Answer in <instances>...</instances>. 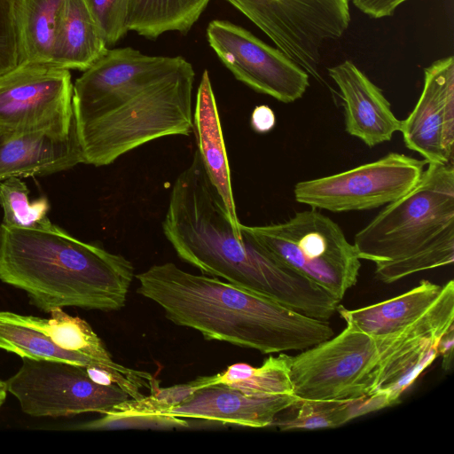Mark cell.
Segmentation results:
<instances>
[{
  "mask_svg": "<svg viewBox=\"0 0 454 454\" xmlns=\"http://www.w3.org/2000/svg\"><path fill=\"white\" fill-rule=\"evenodd\" d=\"M299 400L294 395H253L213 384L193 389L162 414L261 428L270 427L278 414Z\"/></svg>",
  "mask_w": 454,
  "mask_h": 454,
  "instance_id": "cell-15",
  "label": "cell"
},
{
  "mask_svg": "<svg viewBox=\"0 0 454 454\" xmlns=\"http://www.w3.org/2000/svg\"><path fill=\"white\" fill-rule=\"evenodd\" d=\"M179 258L202 273L329 320L340 304L325 288L272 259L244 231L238 235L196 150L172 185L162 222Z\"/></svg>",
  "mask_w": 454,
  "mask_h": 454,
  "instance_id": "cell-2",
  "label": "cell"
},
{
  "mask_svg": "<svg viewBox=\"0 0 454 454\" xmlns=\"http://www.w3.org/2000/svg\"><path fill=\"white\" fill-rule=\"evenodd\" d=\"M443 286L423 279L412 289L388 300L356 309L339 304L336 312L372 336L398 331L423 315L438 299Z\"/></svg>",
  "mask_w": 454,
  "mask_h": 454,
  "instance_id": "cell-19",
  "label": "cell"
},
{
  "mask_svg": "<svg viewBox=\"0 0 454 454\" xmlns=\"http://www.w3.org/2000/svg\"><path fill=\"white\" fill-rule=\"evenodd\" d=\"M417 184L386 205L354 239L385 284L454 262V164L427 163Z\"/></svg>",
  "mask_w": 454,
  "mask_h": 454,
  "instance_id": "cell-5",
  "label": "cell"
},
{
  "mask_svg": "<svg viewBox=\"0 0 454 454\" xmlns=\"http://www.w3.org/2000/svg\"><path fill=\"white\" fill-rule=\"evenodd\" d=\"M19 64L12 0H0V74Z\"/></svg>",
  "mask_w": 454,
  "mask_h": 454,
  "instance_id": "cell-28",
  "label": "cell"
},
{
  "mask_svg": "<svg viewBox=\"0 0 454 454\" xmlns=\"http://www.w3.org/2000/svg\"><path fill=\"white\" fill-rule=\"evenodd\" d=\"M136 278L137 294L158 304L171 322L207 340L275 354L302 351L334 335L327 320L173 262L154 264Z\"/></svg>",
  "mask_w": 454,
  "mask_h": 454,
  "instance_id": "cell-3",
  "label": "cell"
},
{
  "mask_svg": "<svg viewBox=\"0 0 454 454\" xmlns=\"http://www.w3.org/2000/svg\"><path fill=\"white\" fill-rule=\"evenodd\" d=\"M27 184L12 176L0 182V206L4 210L3 224L17 228H35L45 222L50 203L45 197L30 201Z\"/></svg>",
  "mask_w": 454,
  "mask_h": 454,
  "instance_id": "cell-25",
  "label": "cell"
},
{
  "mask_svg": "<svg viewBox=\"0 0 454 454\" xmlns=\"http://www.w3.org/2000/svg\"><path fill=\"white\" fill-rule=\"evenodd\" d=\"M5 383L22 411L36 418L106 414L130 398L118 385L95 382L86 367L59 361L22 358L20 368Z\"/></svg>",
  "mask_w": 454,
  "mask_h": 454,
  "instance_id": "cell-9",
  "label": "cell"
},
{
  "mask_svg": "<svg viewBox=\"0 0 454 454\" xmlns=\"http://www.w3.org/2000/svg\"><path fill=\"white\" fill-rule=\"evenodd\" d=\"M292 408L290 417H276L271 426L281 431L321 429L342 426L353 419L375 411L377 403L370 395L354 399L310 400L300 399Z\"/></svg>",
  "mask_w": 454,
  "mask_h": 454,
  "instance_id": "cell-24",
  "label": "cell"
},
{
  "mask_svg": "<svg viewBox=\"0 0 454 454\" xmlns=\"http://www.w3.org/2000/svg\"><path fill=\"white\" fill-rule=\"evenodd\" d=\"M405 146L427 163H453L454 58L445 57L424 69L421 94L409 115L401 121Z\"/></svg>",
  "mask_w": 454,
  "mask_h": 454,
  "instance_id": "cell-14",
  "label": "cell"
},
{
  "mask_svg": "<svg viewBox=\"0 0 454 454\" xmlns=\"http://www.w3.org/2000/svg\"><path fill=\"white\" fill-rule=\"evenodd\" d=\"M327 71L340 90L348 134L373 147L400 131L401 121L383 91L356 64L347 59Z\"/></svg>",
  "mask_w": 454,
  "mask_h": 454,
  "instance_id": "cell-16",
  "label": "cell"
},
{
  "mask_svg": "<svg viewBox=\"0 0 454 454\" xmlns=\"http://www.w3.org/2000/svg\"><path fill=\"white\" fill-rule=\"evenodd\" d=\"M7 393L6 383L0 379V409L6 400Z\"/></svg>",
  "mask_w": 454,
  "mask_h": 454,
  "instance_id": "cell-32",
  "label": "cell"
},
{
  "mask_svg": "<svg viewBox=\"0 0 454 454\" xmlns=\"http://www.w3.org/2000/svg\"><path fill=\"white\" fill-rule=\"evenodd\" d=\"M83 163L76 129L68 136L0 127V182L44 176Z\"/></svg>",
  "mask_w": 454,
  "mask_h": 454,
  "instance_id": "cell-17",
  "label": "cell"
},
{
  "mask_svg": "<svg viewBox=\"0 0 454 454\" xmlns=\"http://www.w3.org/2000/svg\"><path fill=\"white\" fill-rule=\"evenodd\" d=\"M454 348V326L450 327L440 339L437 351L442 358V368L448 372L452 367Z\"/></svg>",
  "mask_w": 454,
  "mask_h": 454,
  "instance_id": "cell-31",
  "label": "cell"
},
{
  "mask_svg": "<svg viewBox=\"0 0 454 454\" xmlns=\"http://www.w3.org/2000/svg\"><path fill=\"white\" fill-rule=\"evenodd\" d=\"M209 46L239 81L282 103L301 98L309 87V74L278 48L226 20L207 27Z\"/></svg>",
  "mask_w": 454,
  "mask_h": 454,
  "instance_id": "cell-13",
  "label": "cell"
},
{
  "mask_svg": "<svg viewBox=\"0 0 454 454\" xmlns=\"http://www.w3.org/2000/svg\"><path fill=\"white\" fill-rule=\"evenodd\" d=\"M363 13L372 18L381 19L392 16L396 8L408 0H351Z\"/></svg>",
  "mask_w": 454,
  "mask_h": 454,
  "instance_id": "cell-29",
  "label": "cell"
},
{
  "mask_svg": "<svg viewBox=\"0 0 454 454\" xmlns=\"http://www.w3.org/2000/svg\"><path fill=\"white\" fill-rule=\"evenodd\" d=\"M50 318L0 311V348L21 358L98 366L132 377L150 373L127 368L112 358L102 340L84 319L57 308Z\"/></svg>",
  "mask_w": 454,
  "mask_h": 454,
  "instance_id": "cell-10",
  "label": "cell"
},
{
  "mask_svg": "<svg viewBox=\"0 0 454 454\" xmlns=\"http://www.w3.org/2000/svg\"><path fill=\"white\" fill-rule=\"evenodd\" d=\"M68 69L20 63L0 74V127L68 136L75 130Z\"/></svg>",
  "mask_w": 454,
  "mask_h": 454,
  "instance_id": "cell-12",
  "label": "cell"
},
{
  "mask_svg": "<svg viewBox=\"0 0 454 454\" xmlns=\"http://www.w3.org/2000/svg\"><path fill=\"white\" fill-rule=\"evenodd\" d=\"M19 64L52 65L64 0H12Z\"/></svg>",
  "mask_w": 454,
  "mask_h": 454,
  "instance_id": "cell-21",
  "label": "cell"
},
{
  "mask_svg": "<svg viewBox=\"0 0 454 454\" xmlns=\"http://www.w3.org/2000/svg\"><path fill=\"white\" fill-rule=\"evenodd\" d=\"M106 50L107 45L85 0H64L52 65L84 71Z\"/></svg>",
  "mask_w": 454,
  "mask_h": 454,
  "instance_id": "cell-20",
  "label": "cell"
},
{
  "mask_svg": "<svg viewBox=\"0 0 454 454\" xmlns=\"http://www.w3.org/2000/svg\"><path fill=\"white\" fill-rule=\"evenodd\" d=\"M239 230L272 259L327 290L339 301L354 286L361 268L353 244L342 229L317 208L296 212L288 220Z\"/></svg>",
  "mask_w": 454,
  "mask_h": 454,
  "instance_id": "cell-6",
  "label": "cell"
},
{
  "mask_svg": "<svg viewBox=\"0 0 454 454\" xmlns=\"http://www.w3.org/2000/svg\"><path fill=\"white\" fill-rule=\"evenodd\" d=\"M276 124V116L272 109L261 105L256 106L251 114V126L258 133H267L270 131Z\"/></svg>",
  "mask_w": 454,
  "mask_h": 454,
  "instance_id": "cell-30",
  "label": "cell"
},
{
  "mask_svg": "<svg viewBox=\"0 0 454 454\" xmlns=\"http://www.w3.org/2000/svg\"><path fill=\"white\" fill-rule=\"evenodd\" d=\"M194 78L182 57L107 49L73 86L83 163L106 166L150 141L190 135Z\"/></svg>",
  "mask_w": 454,
  "mask_h": 454,
  "instance_id": "cell-1",
  "label": "cell"
},
{
  "mask_svg": "<svg viewBox=\"0 0 454 454\" xmlns=\"http://www.w3.org/2000/svg\"><path fill=\"white\" fill-rule=\"evenodd\" d=\"M297 356H291L290 379L300 399L341 400L373 395L382 357L379 336L354 324Z\"/></svg>",
  "mask_w": 454,
  "mask_h": 454,
  "instance_id": "cell-7",
  "label": "cell"
},
{
  "mask_svg": "<svg viewBox=\"0 0 454 454\" xmlns=\"http://www.w3.org/2000/svg\"><path fill=\"white\" fill-rule=\"evenodd\" d=\"M134 277L128 259L73 237L49 219L28 229L0 224V279L44 312L119 310Z\"/></svg>",
  "mask_w": 454,
  "mask_h": 454,
  "instance_id": "cell-4",
  "label": "cell"
},
{
  "mask_svg": "<svg viewBox=\"0 0 454 454\" xmlns=\"http://www.w3.org/2000/svg\"><path fill=\"white\" fill-rule=\"evenodd\" d=\"M100 419L77 425V430H113L127 428L173 429L187 427L189 423L183 418L168 415H148L108 412Z\"/></svg>",
  "mask_w": 454,
  "mask_h": 454,
  "instance_id": "cell-26",
  "label": "cell"
},
{
  "mask_svg": "<svg viewBox=\"0 0 454 454\" xmlns=\"http://www.w3.org/2000/svg\"><path fill=\"white\" fill-rule=\"evenodd\" d=\"M291 356L279 353L270 356L258 367L246 363L229 365L213 376L199 377L192 381L194 389L223 384L253 395H294L290 379Z\"/></svg>",
  "mask_w": 454,
  "mask_h": 454,
  "instance_id": "cell-22",
  "label": "cell"
},
{
  "mask_svg": "<svg viewBox=\"0 0 454 454\" xmlns=\"http://www.w3.org/2000/svg\"><path fill=\"white\" fill-rule=\"evenodd\" d=\"M192 131L196 137L197 151L206 173L219 193L227 210L234 231L241 235L233 198L231 170L215 97L209 74L204 71L196 95L192 114Z\"/></svg>",
  "mask_w": 454,
  "mask_h": 454,
  "instance_id": "cell-18",
  "label": "cell"
},
{
  "mask_svg": "<svg viewBox=\"0 0 454 454\" xmlns=\"http://www.w3.org/2000/svg\"><path fill=\"white\" fill-rule=\"evenodd\" d=\"M427 160L389 153L351 169L294 185L298 203L333 213L371 210L386 206L411 191Z\"/></svg>",
  "mask_w": 454,
  "mask_h": 454,
  "instance_id": "cell-11",
  "label": "cell"
},
{
  "mask_svg": "<svg viewBox=\"0 0 454 454\" xmlns=\"http://www.w3.org/2000/svg\"><path fill=\"white\" fill-rule=\"evenodd\" d=\"M129 0H85L106 45H114L127 32Z\"/></svg>",
  "mask_w": 454,
  "mask_h": 454,
  "instance_id": "cell-27",
  "label": "cell"
},
{
  "mask_svg": "<svg viewBox=\"0 0 454 454\" xmlns=\"http://www.w3.org/2000/svg\"><path fill=\"white\" fill-rule=\"evenodd\" d=\"M210 0H129L127 28L155 39L168 31L186 33Z\"/></svg>",
  "mask_w": 454,
  "mask_h": 454,
  "instance_id": "cell-23",
  "label": "cell"
},
{
  "mask_svg": "<svg viewBox=\"0 0 454 454\" xmlns=\"http://www.w3.org/2000/svg\"><path fill=\"white\" fill-rule=\"evenodd\" d=\"M309 75L319 77L321 50L350 23V0H226Z\"/></svg>",
  "mask_w": 454,
  "mask_h": 454,
  "instance_id": "cell-8",
  "label": "cell"
}]
</instances>
